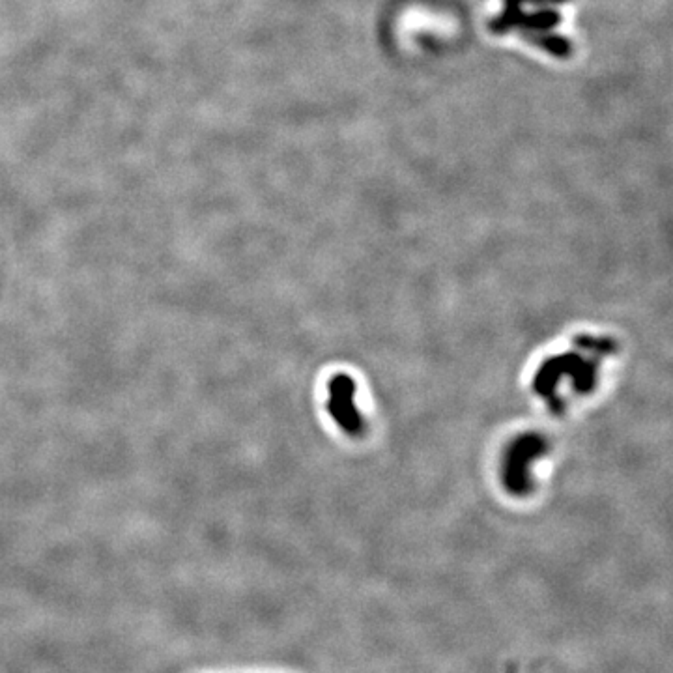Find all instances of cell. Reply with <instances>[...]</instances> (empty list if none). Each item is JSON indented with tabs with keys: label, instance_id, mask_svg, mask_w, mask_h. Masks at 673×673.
<instances>
[{
	"label": "cell",
	"instance_id": "obj_1",
	"mask_svg": "<svg viewBox=\"0 0 673 673\" xmlns=\"http://www.w3.org/2000/svg\"><path fill=\"white\" fill-rule=\"evenodd\" d=\"M567 0H505L502 14L492 23L496 32H520L526 40L543 47L548 53L565 57L567 40L558 34L563 21L561 6Z\"/></svg>",
	"mask_w": 673,
	"mask_h": 673
}]
</instances>
